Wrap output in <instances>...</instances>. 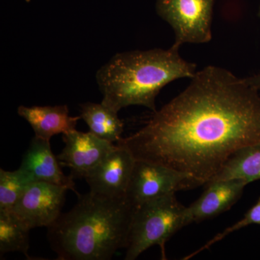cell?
<instances>
[{
    "label": "cell",
    "mask_w": 260,
    "mask_h": 260,
    "mask_svg": "<svg viewBox=\"0 0 260 260\" xmlns=\"http://www.w3.org/2000/svg\"><path fill=\"white\" fill-rule=\"evenodd\" d=\"M19 116L28 121L34 129L35 136L50 140L53 136L66 134L76 129L80 116L69 115L68 106L24 107L18 109Z\"/></svg>",
    "instance_id": "obj_12"
},
{
    "label": "cell",
    "mask_w": 260,
    "mask_h": 260,
    "mask_svg": "<svg viewBox=\"0 0 260 260\" xmlns=\"http://www.w3.org/2000/svg\"><path fill=\"white\" fill-rule=\"evenodd\" d=\"M34 182L21 169L9 172L0 169V211H10L25 189Z\"/></svg>",
    "instance_id": "obj_16"
},
{
    "label": "cell",
    "mask_w": 260,
    "mask_h": 260,
    "mask_svg": "<svg viewBox=\"0 0 260 260\" xmlns=\"http://www.w3.org/2000/svg\"><path fill=\"white\" fill-rule=\"evenodd\" d=\"M29 232L11 211H0V254L23 253L29 259Z\"/></svg>",
    "instance_id": "obj_15"
},
{
    "label": "cell",
    "mask_w": 260,
    "mask_h": 260,
    "mask_svg": "<svg viewBox=\"0 0 260 260\" xmlns=\"http://www.w3.org/2000/svg\"><path fill=\"white\" fill-rule=\"evenodd\" d=\"M246 79L248 80L249 83L252 84L253 85H254L257 88L260 93V73L257 75H253L251 77H249V78H246Z\"/></svg>",
    "instance_id": "obj_18"
},
{
    "label": "cell",
    "mask_w": 260,
    "mask_h": 260,
    "mask_svg": "<svg viewBox=\"0 0 260 260\" xmlns=\"http://www.w3.org/2000/svg\"><path fill=\"white\" fill-rule=\"evenodd\" d=\"M68 190L66 186L35 181L10 211L29 230L49 227L60 216Z\"/></svg>",
    "instance_id": "obj_7"
},
{
    "label": "cell",
    "mask_w": 260,
    "mask_h": 260,
    "mask_svg": "<svg viewBox=\"0 0 260 260\" xmlns=\"http://www.w3.org/2000/svg\"><path fill=\"white\" fill-rule=\"evenodd\" d=\"M25 1H26L27 3H29V2H30V0H25Z\"/></svg>",
    "instance_id": "obj_19"
},
{
    "label": "cell",
    "mask_w": 260,
    "mask_h": 260,
    "mask_svg": "<svg viewBox=\"0 0 260 260\" xmlns=\"http://www.w3.org/2000/svg\"><path fill=\"white\" fill-rule=\"evenodd\" d=\"M185 210L175 194L155 198L135 208L124 259H136L153 246L160 247L161 259H167L166 244L186 226Z\"/></svg>",
    "instance_id": "obj_4"
},
{
    "label": "cell",
    "mask_w": 260,
    "mask_h": 260,
    "mask_svg": "<svg viewBox=\"0 0 260 260\" xmlns=\"http://www.w3.org/2000/svg\"><path fill=\"white\" fill-rule=\"evenodd\" d=\"M135 208L126 198L89 191L68 213L47 228L51 249L59 260H109L126 248Z\"/></svg>",
    "instance_id": "obj_2"
},
{
    "label": "cell",
    "mask_w": 260,
    "mask_h": 260,
    "mask_svg": "<svg viewBox=\"0 0 260 260\" xmlns=\"http://www.w3.org/2000/svg\"><path fill=\"white\" fill-rule=\"evenodd\" d=\"M254 224L260 225V198L255 204L253 205L250 209L246 212L242 220L237 222V223L232 225V226L227 228L223 232L219 233L213 239H210L209 242H207L204 246L200 247L198 250L195 251V253L196 254H200L202 251H204L206 249H209L214 244L223 240L228 236L230 235L232 233L240 230L243 228L249 226L250 225H254Z\"/></svg>",
    "instance_id": "obj_17"
},
{
    "label": "cell",
    "mask_w": 260,
    "mask_h": 260,
    "mask_svg": "<svg viewBox=\"0 0 260 260\" xmlns=\"http://www.w3.org/2000/svg\"><path fill=\"white\" fill-rule=\"evenodd\" d=\"M228 179H242L248 184L260 180V143L238 150L210 181Z\"/></svg>",
    "instance_id": "obj_14"
},
{
    "label": "cell",
    "mask_w": 260,
    "mask_h": 260,
    "mask_svg": "<svg viewBox=\"0 0 260 260\" xmlns=\"http://www.w3.org/2000/svg\"><path fill=\"white\" fill-rule=\"evenodd\" d=\"M248 183L242 179L210 181L196 201L186 207L185 225L200 223L227 211L240 199Z\"/></svg>",
    "instance_id": "obj_10"
},
{
    "label": "cell",
    "mask_w": 260,
    "mask_h": 260,
    "mask_svg": "<svg viewBox=\"0 0 260 260\" xmlns=\"http://www.w3.org/2000/svg\"><path fill=\"white\" fill-rule=\"evenodd\" d=\"M63 141L65 146L57 158L61 166L69 168L73 179L85 178L116 148V145L90 132L82 133L76 129L63 135Z\"/></svg>",
    "instance_id": "obj_9"
},
{
    "label": "cell",
    "mask_w": 260,
    "mask_h": 260,
    "mask_svg": "<svg viewBox=\"0 0 260 260\" xmlns=\"http://www.w3.org/2000/svg\"><path fill=\"white\" fill-rule=\"evenodd\" d=\"M190 175L162 164L136 159L126 192L135 208L150 200L201 186Z\"/></svg>",
    "instance_id": "obj_5"
},
{
    "label": "cell",
    "mask_w": 260,
    "mask_h": 260,
    "mask_svg": "<svg viewBox=\"0 0 260 260\" xmlns=\"http://www.w3.org/2000/svg\"><path fill=\"white\" fill-rule=\"evenodd\" d=\"M61 164L52 153L50 140L34 136L30 146L24 155L20 169L30 176L32 180L64 186L75 191L74 181L71 176H66Z\"/></svg>",
    "instance_id": "obj_11"
},
{
    "label": "cell",
    "mask_w": 260,
    "mask_h": 260,
    "mask_svg": "<svg viewBox=\"0 0 260 260\" xmlns=\"http://www.w3.org/2000/svg\"><path fill=\"white\" fill-rule=\"evenodd\" d=\"M215 0H157L159 16L172 27L174 45L204 44L212 39V18Z\"/></svg>",
    "instance_id": "obj_6"
},
{
    "label": "cell",
    "mask_w": 260,
    "mask_h": 260,
    "mask_svg": "<svg viewBox=\"0 0 260 260\" xmlns=\"http://www.w3.org/2000/svg\"><path fill=\"white\" fill-rule=\"evenodd\" d=\"M80 117L89 127V132L98 138L110 143L120 141L124 131V122L118 112L107 106L87 102L80 104Z\"/></svg>",
    "instance_id": "obj_13"
},
{
    "label": "cell",
    "mask_w": 260,
    "mask_h": 260,
    "mask_svg": "<svg viewBox=\"0 0 260 260\" xmlns=\"http://www.w3.org/2000/svg\"><path fill=\"white\" fill-rule=\"evenodd\" d=\"M260 143V93L245 78L208 66L143 127L122 138L138 160L210 182L239 149Z\"/></svg>",
    "instance_id": "obj_1"
},
{
    "label": "cell",
    "mask_w": 260,
    "mask_h": 260,
    "mask_svg": "<svg viewBox=\"0 0 260 260\" xmlns=\"http://www.w3.org/2000/svg\"><path fill=\"white\" fill-rule=\"evenodd\" d=\"M179 47L119 53L98 70L95 79L102 104L119 112L129 106L156 112L155 99L168 84L192 78L196 65L184 60Z\"/></svg>",
    "instance_id": "obj_3"
},
{
    "label": "cell",
    "mask_w": 260,
    "mask_h": 260,
    "mask_svg": "<svg viewBox=\"0 0 260 260\" xmlns=\"http://www.w3.org/2000/svg\"><path fill=\"white\" fill-rule=\"evenodd\" d=\"M135 161L127 148L116 144V148L84 178L90 191L109 198H126Z\"/></svg>",
    "instance_id": "obj_8"
}]
</instances>
